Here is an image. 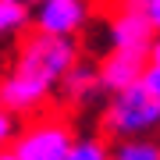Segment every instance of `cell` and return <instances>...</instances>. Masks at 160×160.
I'll return each instance as SVG.
<instances>
[{
    "label": "cell",
    "mask_w": 160,
    "mask_h": 160,
    "mask_svg": "<svg viewBox=\"0 0 160 160\" xmlns=\"http://www.w3.org/2000/svg\"><path fill=\"white\" fill-rule=\"evenodd\" d=\"M75 61H78L75 36H46L32 29L18 43L14 64L0 78V103L11 114H36L53 96Z\"/></svg>",
    "instance_id": "1"
},
{
    "label": "cell",
    "mask_w": 160,
    "mask_h": 160,
    "mask_svg": "<svg viewBox=\"0 0 160 160\" xmlns=\"http://www.w3.org/2000/svg\"><path fill=\"white\" fill-rule=\"evenodd\" d=\"M153 128H160V100L142 82H132V86L110 92V103L103 110V132L107 135L135 139Z\"/></svg>",
    "instance_id": "2"
},
{
    "label": "cell",
    "mask_w": 160,
    "mask_h": 160,
    "mask_svg": "<svg viewBox=\"0 0 160 160\" xmlns=\"http://www.w3.org/2000/svg\"><path fill=\"white\" fill-rule=\"evenodd\" d=\"M71 139H75V132L68 121L57 114H46V118L29 121L22 132H14L11 153L18 160H64Z\"/></svg>",
    "instance_id": "3"
},
{
    "label": "cell",
    "mask_w": 160,
    "mask_h": 160,
    "mask_svg": "<svg viewBox=\"0 0 160 160\" xmlns=\"http://www.w3.org/2000/svg\"><path fill=\"white\" fill-rule=\"evenodd\" d=\"M89 22L86 0H39L32 14V29L46 36H78Z\"/></svg>",
    "instance_id": "4"
},
{
    "label": "cell",
    "mask_w": 160,
    "mask_h": 160,
    "mask_svg": "<svg viewBox=\"0 0 160 160\" xmlns=\"http://www.w3.org/2000/svg\"><path fill=\"white\" fill-rule=\"evenodd\" d=\"M153 36H157V29L149 25L142 7L118 4L110 11V46L114 50H146Z\"/></svg>",
    "instance_id": "5"
},
{
    "label": "cell",
    "mask_w": 160,
    "mask_h": 160,
    "mask_svg": "<svg viewBox=\"0 0 160 160\" xmlns=\"http://www.w3.org/2000/svg\"><path fill=\"white\" fill-rule=\"evenodd\" d=\"M142 71H146V50H114V46L96 68L100 89H107V92H118L132 82H139Z\"/></svg>",
    "instance_id": "6"
},
{
    "label": "cell",
    "mask_w": 160,
    "mask_h": 160,
    "mask_svg": "<svg viewBox=\"0 0 160 160\" xmlns=\"http://www.w3.org/2000/svg\"><path fill=\"white\" fill-rule=\"evenodd\" d=\"M61 89H64V100L75 103V107H82V103H89L92 96H96V89H100V75L92 64L86 61H75L68 75L61 78Z\"/></svg>",
    "instance_id": "7"
},
{
    "label": "cell",
    "mask_w": 160,
    "mask_h": 160,
    "mask_svg": "<svg viewBox=\"0 0 160 160\" xmlns=\"http://www.w3.org/2000/svg\"><path fill=\"white\" fill-rule=\"evenodd\" d=\"M107 160H160V142L157 139H142V135L121 139L118 149H110Z\"/></svg>",
    "instance_id": "8"
},
{
    "label": "cell",
    "mask_w": 160,
    "mask_h": 160,
    "mask_svg": "<svg viewBox=\"0 0 160 160\" xmlns=\"http://www.w3.org/2000/svg\"><path fill=\"white\" fill-rule=\"evenodd\" d=\"M110 157V146L103 135H82V139H71L64 160H107Z\"/></svg>",
    "instance_id": "9"
},
{
    "label": "cell",
    "mask_w": 160,
    "mask_h": 160,
    "mask_svg": "<svg viewBox=\"0 0 160 160\" xmlns=\"http://www.w3.org/2000/svg\"><path fill=\"white\" fill-rule=\"evenodd\" d=\"M29 25V7L25 0H0V39L22 32Z\"/></svg>",
    "instance_id": "10"
},
{
    "label": "cell",
    "mask_w": 160,
    "mask_h": 160,
    "mask_svg": "<svg viewBox=\"0 0 160 160\" xmlns=\"http://www.w3.org/2000/svg\"><path fill=\"white\" fill-rule=\"evenodd\" d=\"M18 114H11V110L0 103V146H11V139H14V132H18Z\"/></svg>",
    "instance_id": "11"
},
{
    "label": "cell",
    "mask_w": 160,
    "mask_h": 160,
    "mask_svg": "<svg viewBox=\"0 0 160 160\" xmlns=\"http://www.w3.org/2000/svg\"><path fill=\"white\" fill-rule=\"evenodd\" d=\"M139 82H142V86L160 100V64H149V61H146V71H142V78H139Z\"/></svg>",
    "instance_id": "12"
},
{
    "label": "cell",
    "mask_w": 160,
    "mask_h": 160,
    "mask_svg": "<svg viewBox=\"0 0 160 160\" xmlns=\"http://www.w3.org/2000/svg\"><path fill=\"white\" fill-rule=\"evenodd\" d=\"M142 14L149 18V25L160 32V0H146V4H142Z\"/></svg>",
    "instance_id": "13"
},
{
    "label": "cell",
    "mask_w": 160,
    "mask_h": 160,
    "mask_svg": "<svg viewBox=\"0 0 160 160\" xmlns=\"http://www.w3.org/2000/svg\"><path fill=\"white\" fill-rule=\"evenodd\" d=\"M146 61L149 64H160V32L149 39V46H146Z\"/></svg>",
    "instance_id": "14"
},
{
    "label": "cell",
    "mask_w": 160,
    "mask_h": 160,
    "mask_svg": "<svg viewBox=\"0 0 160 160\" xmlns=\"http://www.w3.org/2000/svg\"><path fill=\"white\" fill-rule=\"evenodd\" d=\"M0 160H18V157L11 153V146H0Z\"/></svg>",
    "instance_id": "15"
},
{
    "label": "cell",
    "mask_w": 160,
    "mask_h": 160,
    "mask_svg": "<svg viewBox=\"0 0 160 160\" xmlns=\"http://www.w3.org/2000/svg\"><path fill=\"white\" fill-rule=\"evenodd\" d=\"M118 4H128V7H142L146 0H118Z\"/></svg>",
    "instance_id": "16"
}]
</instances>
